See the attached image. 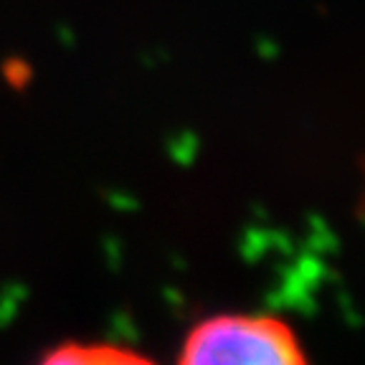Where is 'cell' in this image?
<instances>
[{
    "label": "cell",
    "mask_w": 365,
    "mask_h": 365,
    "mask_svg": "<svg viewBox=\"0 0 365 365\" xmlns=\"http://www.w3.org/2000/svg\"><path fill=\"white\" fill-rule=\"evenodd\" d=\"M38 365H155L135 350L104 342H71L51 350Z\"/></svg>",
    "instance_id": "obj_2"
},
{
    "label": "cell",
    "mask_w": 365,
    "mask_h": 365,
    "mask_svg": "<svg viewBox=\"0 0 365 365\" xmlns=\"http://www.w3.org/2000/svg\"><path fill=\"white\" fill-rule=\"evenodd\" d=\"M180 365H309V360L284 319L216 314L188 332Z\"/></svg>",
    "instance_id": "obj_1"
}]
</instances>
